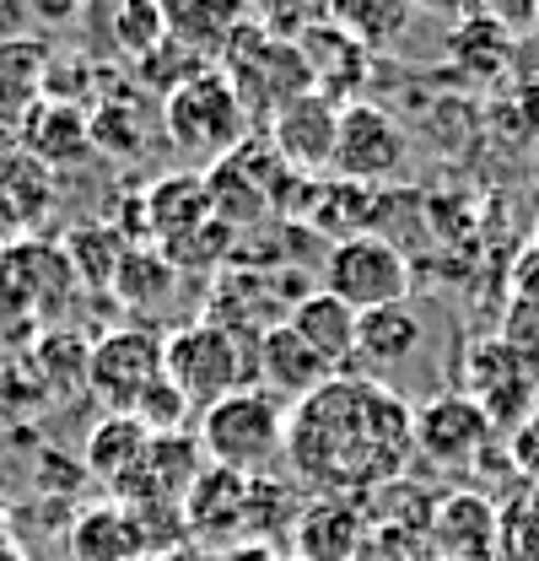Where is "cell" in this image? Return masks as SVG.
I'll return each mask as SVG.
<instances>
[{
  "label": "cell",
  "instance_id": "obj_1",
  "mask_svg": "<svg viewBox=\"0 0 539 561\" xmlns=\"http://www.w3.org/2000/svg\"><path fill=\"white\" fill-rule=\"evenodd\" d=\"M410 459H415V405L378 378L335 373L286 416V465L313 491L378 496L383 486L404 481Z\"/></svg>",
  "mask_w": 539,
  "mask_h": 561
},
{
  "label": "cell",
  "instance_id": "obj_2",
  "mask_svg": "<svg viewBox=\"0 0 539 561\" xmlns=\"http://www.w3.org/2000/svg\"><path fill=\"white\" fill-rule=\"evenodd\" d=\"M162 373L184 389L195 416L238 389H260V335L221 330L216 319H195L162 335Z\"/></svg>",
  "mask_w": 539,
  "mask_h": 561
},
{
  "label": "cell",
  "instance_id": "obj_3",
  "mask_svg": "<svg viewBox=\"0 0 539 561\" xmlns=\"http://www.w3.org/2000/svg\"><path fill=\"white\" fill-rule=\"evenodd\" d=\"M286 405L265 389H238L195 416L205 459L238 476H265L275 459H286Z\"/></svg>",
  "mask_w": 539,
  "mask_h": 561
},
{
  "label": "cell",
  "instance_id": "obj_4",
  "mask_svg": "<svg viewBox=\"0 0 539 561\" xmlns=\"http://www.w3.org/2000/svg\"><path fill=\"white\" fill-rule=\"evenodd\" d=\"M216 70L232 81L238 103H243V108H249V119H254V130H265L286 103H297L302 92H313L308 66H302V49H297V44H286V38L260 33L254 22H249V27L221 49Z\"/></svg>",
  "mask_w": 539,
  "mask_h": 561
},
{
  "label": "cell",
  "instance_id": "obj_5",
  "mask_svg": "<svg viewBox=\"0 0 539 561\" xmlns=\"http://www.w3.org/2000/svg\"><path fill=\"white\" fill-rule=\"evenodd\" d=\"M162 130H168V140L179 151L205 157V162H221L227 151H238L243 140L254 136V119L238 103L232 81L210 66L195 81H184L179 92L162 98Z\"/></svg>",
  "mask_w": 539,
  "mask_h": 561
},
{
  "label": "cell",
  "instance_id": "obj_6",
  "mask_svg": "<svg viewBox=\"0 0 539 561\" xmlns=\"http://www.w3.org/2000/svg\"><path fill=\"white\" fill-rule=\"evenodd\" d=\"M324 291H335L340 302H351L356 313L394 308V302L410 297V260L378 232L340 238L324 254Z\"/></svg>",
  "mask_w": 539,
  "mask_h": 561
},
{
  "label": "cell",
  "instance_id": "obj_7",
  "mask_svg": "<svg viewBox=\"0 0 539 561\" xmlns=\"http://www.w3.org/2000/svg\"><path fill=\"white\" fill-rule=\"evenodd\" d=\"M404 162H410V136H404V125L389 108H378V103H367V98H356V103L340 108L335 168H330V179L378 190V184H389V179L400 173Z\"/></svg>",
  "mask_w": 539,
  "mask_h": 561
},
{
  "label": "cell",
  "instance_id": "obj_8",
  "mask_svg": "<svg viewBox=\"0 0 539 561\" xmlns=\"http://www.w3.org/2000/svg\"><path fill=\"white\" fill-rule=\"evenodd\" d=\"M157 378H162V335L151 330H114L87 351V383L114 416H130Z\"/></svg>",
  "mask_w": 539,
  "mask_h": 561
},
{
  "label": "cell",
  "instance_id": "obj_9",
  "mask_svg": "<svg viewBox=\"0 0 539 561\" xmlns=\"http://www.w3.org/2000/svg\"><path fill=\"white\" fill-rule=\"evenodd\" d=\"M491 432H496V421L485 416V405L470 400L465 389L432 394L426 405H415V454H426L443 470L474 465L480 448L491 443Z\"/></svg>",
  "mask_w": 539,
  "mask_h": 561
},
{
  "label": "cell",
  "instance_id": "obj_10",
  "mask_svg": "<svg viewBox=\"0 0 539 561\" xmlns=\"http://www.w3.org/2000/svg\"><path fill=\"white\" fill-rule=\"evenodd\" d=\"M335 136H340V103H330L324 92H302L297 103H286L265 125V140L275 146V157L291 173H302V179H330Z\"/></svg>",
  "mask_w": 539,
  "mask_h": 561
},
{
  "label": "cell",
  "instance_id": "obj_11",
  "mask_svg": "<svg viewBox=\"0 0 539 561\" xmlns=\"http://www.w3.org/2000/svg\"><path fill=\"white\" fill-rule=\"evenodd\" d=\"M367 496H335L319 491L313 502H302L297 524H291V557L297 561H356L367 551Z\"/></svg>",
  "mask_w": 539,
  "mask_h": 561
},
{
  "label": "cell",
  "instance_id": "obj_12",
  "mask_svg": "<svg viewBox=\"0 0 539 561\" xmlns=\"http://www.w3.org/2000/svg\"><path fill=\"white\" fill-rule=\"evenodd\" d=\"M426 546L437 561H502V507L480 491H448L432 507Z\"/></svg>",
  "mask_w": 539,
  "mask_h": 561
},
{
  "label": "cell",
  "instance_id": "obj_13",
  "mask_svg": "<svg viewBox=\"0 0 539 561\" xmlns=\"http://www.w3.org/2000/svg\"><path fill=\"white\" fill-rule=\"evenodd\" d=\"M297 49H302V66H308L313 92H324V98L340 103V108L356 103L362 87L372 81V49H367L362 38H351L340 22L313 27L308 38H297Z\"/></svg>",
  "mask_w": 539,
  "mask_h": 561
},
{
  "label": "cell",
  "instance_id": "obj_14",
  "mask_svg": "<svg viewBox=\"0 0 539 561\" xmlns=\"http://www.w3.org/2000/svg\"><path fill=\"white\" fill-rule=\"evenodd\" d=\"M330 378H335V367L308 346L286 319H280V324H270L265 335H260V389L275 394L286 411H291L297 400H308L313 389H324Z\"/></svg>",
  "mask_w": 539,
  "mask_h": 561
},
{
  "label": "cell",
  "instance_id": "obj_15",
  "mask_svg": "<svg viewBox=\"0 0 539 561\" xmlns=\"http://www.w3.org/2000/svg\"><path fill=\"white\" fill-rule=\"evenodd\" d=\"M249 481L254 476H238V470H221V465H205L200 481L190 486V496L179 502L184 507V529L190 540H243V518H249Z\"/></svg>",
  "mask_w": 539,
  "mask_h": 561
},
{
  "label": "cell",
  "instance_id": "obj_16",
  "mask_svg": "<svg viewBox=\"0 0 539 561\" xmlns=\"http://www.w3.org/2000/svg\"><path fill=\"white\" fill-rule=\"evenodd\" d=\"M162 27L216 66L221 49L249 27V0H162Z\"/></svg>",
  "mask_w": 539,
  "mask_h": 561
},
{
  "label": "cell",
  "instance_id": "obj_17",
  "mask_svg": "<svg viewBox=\"0 0 539 561\" xmlns=\"http://www.w3.org/2000/svg\"><path fill=\"white\" fill-rule=\"evenodd\" d=\"M356 308L351 302H340L335 291H324V286H313L297 308H291V330L308 341V346L319 351L335 373H356Z\"/></svg>",
  "mask_w": 539,
  "mask_h": 561
},
{
  "label": "cell",
  "instance_id": "obj_18",
  "mask_svg": "<svg viewBox=\"0 0 539 561\" xmlns=\"http://www.w3.org/2000/svg\"><path fill=\"white\" fill-rule=\"evenodd\" d=\"M140 216H146V232L157 238V249L173 243V238H184L190 227H200V221L216 216V206H210V179L205 173H168V179H157L140 195Z\"/></svg>",
  "mask_w": 539,
  "mask_h": 561
},
{
  "label": "cell",
  "instance_id": "obj_19",
  "mask_svg": "<svg viewBox=\"0 0 539 561\" xmlns=\"http://www.w3.org/2000/svg\"><path fill=\"white\" fill-rule=\"evenodd\" d=\"M70 561H151V540L125 502L92 507L70 524Z\"/></svg>",
  "mask_w": 539,
  "mask_h": 561
},
{
  "label": "cell",
  "instance_id": "obj_20",
  "mask_svg": "<svg viewBox=\"0 0 539 561\" xmlns=\"http://www.w3.org/2000/svg\"><path fill=\"white\" fill-rule=\"evenodd\" d=\"M146 454H151V432L135 416H108L92 426L87 437V470L98 481H108L114 491H125L146 470Z\"/></svg>",
  "mask_w": 539,
  "mask_h": 561
},
{
  "label": "cell",
  "instance_id": "obj_21",
  "mask_svg": "<svg viewBox=\"0 0 539 561\" xmlns=\"http://www.w3.org/2000/svg\"><path fill=\"white\" fill-rule=\"evenodd\" d=\"M421 313L410 302L394 308H372L356 319V367H400L404 356H415L421 346Z\"/></svg>",
  "mask_w": 539,
  "mask_h": 561
},
{
  "label": "cell",
  "instance_id": "obj_22",
  "mask_svg": "<svg viewBox=\"0 0 539 561\" xmlns=\"http://www.w3.org/2000/svg\"><path fill=\"white\" fill-rule=\"evenodd\" d=\"M22 146H27V157H38L44 168H66V162L92 151V119L76 114L70 103H44V108L27 119Z\"/></svg>",
  "mask_w": 539,
  "mask_h": 561
},
{
  "label": "cell",
  "instance_id": "obj_23",
  "mask_svg": "<svg viewBox=\"0 0 539 561\" xmlns=\"http://www.w3.org/2000/svg\"><path fill=\"white\" fill-rule=\"evenodd\" d=\"M330 22H340L351 38H362L378 55V49H394L404 33H410L415 0H335Z\"/></svg>",
  "mask_w": 539,
  "mask_h": 561
},
{
  "label": "cell",
  "instance_id": "obj_24",
  "mask_svg": "<svg viewBox=\"0 0 539 561\" xmlns=\"http://www.w3.org/2000/svg\"><path fill=\"white\" fill-rule=\"evenodd\" d=\"M66 254H70L66 265L87 280V286H114V276H119V260H125V238H119L114 227L81 221V227L66 238Z\"/></svg>",
  "mask_w": 539,
  "mask_h": 561
},
{
  "label": "cell",
  "instance_id": "obj_25",
  "mask_svg": "<svg viewBox=\"0 0 539 561\" xmlns=\"http://www.w3.org/2000/svg\"><path fill=\"white\" fill-rule=\"evenodd\" d=\"M173 260L162 254V249H125V260H119V276H114V291H119V302H130V308H157L168 291H173Z\"/></svg>",
  "mask_w": 539,
  "mask_h": 561
},
{
  "label": "cell",
  "instance_id": "obj_26",
  "mask_svg": "<svg viewBox=\"0 0 539 561\" xmlns=\"http://www.w3.org/2000/svg\"><path fill=\"white\" fill-rule=\"evenodd\" d=\"M330 11H335V0H249V22L270 38H286V44L324 27Z\"/></svg>",
  "mask_w": 539,
  "mask_h": 561
},
{
  "label": "cell",
  "instance_id": "obj_27",
  "mask_svg": "<svg viewBox=\"0 0 539 561\" xmlns=\"http://www.w3.org/2000/svg\"><path fill=\"white\" fill-rule=\"evenodd\" d=\"M108 38H114V49H125V55H146V49H157L162 38H168V27H162V0H108Z\"/></svg>",
  "mask_w": 539,
  "mask_h": 561
},
{
  "label": "cell",
  "instance_id": "obj_28",
  "mask_svg": "<svg viewBox=\"0 0 539 561\" xmlns=\"http://www.w3.org/2000/svg\"><path fill=\"white\" fill-rule=\"evenodd\" d=\"M454 55L465 60V70L491 76V70H502V60L513 55V33L480 11V16H470V22H454Z\"/></svg>",
  "mask_w": 539,
  "mask_h": 561
},
{
  "label": "cell",
  "instance_id": "obj_29",
  "mask_svg": "<svg viewBox=\"0 0 539 561\" xmlns=\"http://www.w3.org/2000/svg\"><path fill=\"white\" fill-rule=\"evenodd\" d=\"M200 70H210V60L195 55L190 44H179V38H162L157 49H146V55L135 60V76H140L146 87H157L162 98H168V92H179L184 81H195Z\"/></svg>",
  "mask_w": 539,
  "mask_h": 561
},
{
  "label": "cell",
  "instance_id": "obj_30",
  "mask_svg": "<svg viewBox=\"0 0 539 561\" xmlns=\"http://www.w3.org/2000/svg\"><path fill=\"white\" fill-rule=\"evenodd\" d=\"M232 232L238 227H227L221 216H210V221H200V227H190L184 238H173V243H162V254L173 260V271H190V265H221L227 254H232Z\"/></svg>",
  "mask_w": 539,
  "mask_h": 561
},
{
  "label": "cell",
  "instance_id": "obj_31",
  "mask_svg": "<svg viewBox=\"0 0 539 561\" xmlns=\"http://www.w3.org/2000/svg\"><path fill=\"white\" fill-rule=\"evenodd\" d=\"M130 416L140 421V426H146L151 437H157V432H190V421H195V405H190V400H184V389H179V383H173V378L162 373V378H157V383H151V389L140 394V405H135Z\"/></svg>",
  "mask_w": 539,
  "mask_h": 561
},
{
  "label": "cell",
  "instance_id": "obj_32",
  "mask_svg": "<svg viewBox=\"0 0 539 561\" xmlns=\"http://www.w3.org/2000/svg\"><path fill=\"white\" fill-rule=\"evenodd\" d=\"M92 146L98 151H114V157H140L146 146V119L135 103H103L92 114Z\"/></svg>",
  "mask_w": 539,
  "mask_h": 561
},
{
  "label": "cell",
  "instance_id": "obj_33",
  "mask_svg": "<svg viewBox=\"0 0 539 561\" xmlns=\"http://www.w3.org/2000/svg\"><path fill=\"white\" fill-rule=\"evenodd\" d=\"M502 561H539V496L502 513Z\"/></svg>",
  "mask_w": 539,
  "mask_h": 561
},
{
  "label": "cell",
  "instance_id": "obj_34",
  "mask_svg": "<svg viewBox=\"0 0 539 561\" xmlns=\"http://www.w3.org/2000/svg\"><path fill=\"white\" fill-rule=\"evenodd\" d=\"M480 11H485L491 22H502L513 38L539 27V0H480Z\"/></svg>",
  "mask_w": 539,
  "mask_h": 561
},
{
  "label": "cell",
  "instance_id": "obj_35",
  "mask_svg": "<svg viewBox=\"0 0 539 561\" xmlns=\"http://www.w3.org/2000/svg\"><path fill=\"white\" fill-rule=\"evenodd\" d=\"M513 465L539 486V411L524 426H513Z\"/></svg>",
  "mask_w": 539,
  "mask_h": 561
},
{
  "label": "cell",
  "instance_id": "obj_36",
  "mask_svg": "<svg viewBox=\"0 0 539 561\" xmlns=\"http://www.w3.org/2000/svg\"><path fill=\"white\" fill-rule=\"evenodd\" d=\"M210 561H286V557H280V546H265V540H232Z\"/></svg>",
  "mask_w": 539,
  "mask_h": 561
},
{
  "label": "cell",
  "instance_id": "obj_37",
  "mask_svg": "<svg viewBox=\"0 0 539 561\" xmlns=\"http://www.w3.org/2000/svg\"><path fill=\"white\" fill-rule=\"evenodd\" d=\"M415 11L443 16V22H470V16H480V0H415Z\"/></svg>",
  "mask_w": 539,
  "mask_h": 561
},
{
  "label": "cell",
  "instance_id": "obj_38",
  "mask_svg": "<svg viewBox=\"0 0 539 561\" xmlns=\"http://www.w3.org/2000/svg\"><path fill=\"white\" fill-rule=\"evenodd\" d=\"M27 16H33L27 0H0V44H11V38L27 27Z\"/></svg>",
  "mask_w": 539,
  "mask_h": 561
},
{
  "label": "cell",
  "instance_id": "obj_39",
  "mask_svg": "<svg viewBox=\"0 0 539 561\" xmlns=\"http://www.w3.org/2000/svg\"><path fill=\"white\" fill-rule=\"evenodd\" d=\"M27 5H33V16L49 22V27H60V22H70V16L81 11V0H27Z\"/></svg>",
  "mask_w": 539,
  "mask_h": 561
},
{
  "label": "cell",
  "instance_id": "obj_40",
  "mask_svg": "<svg viewBox=\"0 0 539 561\" xmlns=\"http://www.w3.org/2000/svg\"><path fill=\"white\" fill-rule=\"evenodd\" d=\"M151 561H205V557L190 551V546H179V551H162V557H151Z\"/></svg>",
  "mask_w": 539,
  "mask_h": 561
},
{
  "label": "cell",
  "instance_id": "obj_41",
  "mask_svg": "<svg viewBox=\"0 0 539 561\" xmlns=\"http://www.w3.org/2000/svg\"><path fill=\"white\" fill-rule=\"evenodd\" d=\"M0 561H22V551H16V546H11L5 535H0Z\"/></svg>",
  "mask_w": 539,
  "mask_h": 561
},
{
  "label": "cell",
  "instance_id": "obj_42",
  "mask_svg": "<svg viewBox=\"0 0 539 561\" xmlns=\"http://www.w3.org/2000/svg\"><path fill=\"white\" fill-rule=\"evenodd\" d=\"M286 561H297V557H286Z\"/></svg>",
  "mask_w": 539,
  "mask_h": 561
},
{
  "label": "cell",
  "instance_id": "obj_43",
  "mask_svg": "<svg viewBox=\"0 0 539 561\" xmlns=\"http://www.w3.org/2000/svg\"><path fill=\"white\" fill-rule=\"evenodd\" d=\"M432 561H437V557H432Z\"/></svg>",
  "mask_w": 539,
  "mask_h": 561
}]
</instances>
